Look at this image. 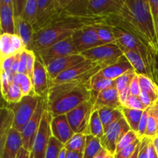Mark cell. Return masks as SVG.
I'll return each instance as SVG.
<instances>
[{"label": "cell", "mask_w": 158, "mask_h": 158, "mask_svg": "<svg viewBox=\"0 0 158 158\" xmlns=\"http://www.w3.org/2000/svg\"><path fill=\"white\" fill-rule=\"evenodd\" d=\"M151 106L147 108L145 110H143V115H142L141 119H140V124H139V128H138V132L137 134L140 137V138H143L144 137L145 131L147 130V127H148V120H149L150 117V113H151Z\"/></svg>", "instance_id": "obj_43"}, {"label": "cell", "mask_w": 158, "mask_h": 158, "mask_svg": "<svg viewBox=\"0 0 158 158\" xmlns=\"http://www.w3.org/2000/svg\"><path fill=\"white\" fill-rule=\"evenodd\" d=\"M72 39L77 51L80 54L84 51L105 45L99 40L94 25L85 26L83 29L77 30L73 34Z\"/></svg>", "instance_id": "obj_12"}, {"label": "cell", "mask_w": 158, "mask_h": 158, "mask_svg": "<svg viewBox=\"0 0 158 158\" xmlns=\"http://www.w3.org/2000/svg\"><path fill=\"white\" fill-rule=\"evenodd\" d=\"M99 64L96 62L92 61L89 60H86L85 61L76 65L73 67L67 69L65 72L62 73L60 76L56 77L53 81L49 82V87L51 86L57 84H61V83H67V82L73 81V80H78V79L83 77L86 76L89 71L94 69Z\"/></svg>", "instance_id": "obj_14"}, {"label": "cell", "mask_w": 158, "mask_h": 158, "mask_svg": "<svg viewBox=\"0 0 158 158\" xmlns=\"http://www.w3.org/2000/svg\"><path fill=\"white\" fill-rule=\"evenodd\" d=\"M51 131L52 137H56L64 145L75 134L69 123L66 114L52 117L51 122Z\"/></svg>", "instance_id": "obj_18"}, {"label": "cell", "mask_w": 158, "mask_h": 158, "mask_svg": "<svg viewBox=\"0 0 158 158\" xmlns=\"http://www.w3.org/2000/svg\"><path fill=\"white\" fill-rule=\"evenodd\" d=\"M37 19L33 26L34 32H38L50 22L62 10L60 0H37Z\"/></svg>", "instance_id": "obj_11"}, {"label": "cell", "mask_w": 158, "mask_h": 158, "mask_svg": "<svg viewBox=\"0 0 158 158\" xmlns=\"http://www.w3.org/2000/svg\"><path fill=\"white\" fill-rule=\"evenodd\" d=\"M52 113L47 109L45 110L42 117L40 128L34 140L32 154L34 158H45L48 145L52 137L51 131V122L52 120Z\"/></svg>", "instance_id": "obj_8"}, {"label": "cell", "mask_w": 158, "mask_h": 158, "mask_svg": "<svg viewBox=\"0 0 158 158\" xmlns=\"http://www.w3.org/2000/svg\"><path fill=\"white\" fill-rule=\"evenodd\" d=\"M12 83L19 86L23 95L28 96L30 94H35L33 90L32 79L26 74L17 73L14 77Z\"/></svg>", "instance_id": "obj_32"}, {"label": "cell", "mask_w": 158, "mask_h": 158, "mask_svg": "<svg viewBox=\"0 0 158 158\" xmlns=\"http://www.w3.org/2000/svg\"><path fill=\"white\" fill-rule=\"evenodd\" d=\"M136 71L129 72L124 75L121 76L118 79L115 80L116 81V88L118 91L119 97H120V103L122 106H124L127 100L128 97L131 96L130 94V85L131 82L134 80V77L137 75Z\"/></svg>", "instance_id": "obj_24"}, {"label": "cell", "mask_w": 158, "mask_h": 158, "mask_svg": "<svg viewBox=\"0 0 158 158\" xmlns=\"http://www.w3.org/2000/svg\"><path fill=\"white\" fill-rule=\"evenodd\" d=\"M22 148L23 144L21 132L12 128L3 147L0 148V158H16Z\"/></svg>", "instance_id": "obj_21"}, {"label": "cell", "mask_w": 158, "mask_h": 158, "mask_svg": "<svg viewBox=\"0 0 158 158\" xmlns=\"http://www.w3.org/2000/svg\"><path fill=\"white\" fill-rule=\"evenodd\" d=\"M120 110L123 113V117L127 122L128 125L131 127V130L134 131L137 134L138 132L139 124H140V119L143 115V110H132L126 106H122Z\"/></svg>", "instance_id": "obj_29"}, {"label": "cell", "mask_w": 158, "mask_h": 158, "mask_svg": "<svg viewBox=\"0 0 158 158\" xmlns=\"http://www.w3.org/2000/svg\"><path fill=\"white\" fill-rule=\"evenodd\" d=\"M138 139H140V137H139L138 134H137V133L134 132L132 130L129 131L121 139H120V141H119L117 147V149H116V153L119 152V151L124 149L127 147L130 146V145L132 144L134 142H135L136 140H137Z\"/></svg>", "instance_id": "obj_40"}, {"label": "cell", "mask_w": 158, "mask_h": 158, "mask_svg": "<svg viewBox=\"0 0 158 158\" xmlns=\"http://www.w3.org/2000/svg\"><path fill=\"white\" fill-rule=\"evenodd\" d=\"M140 90L146 93L154 103L158 100V85L150 77L139 75Z\"/></svg>", "instance_id": "obj_31"}, {"label": "cell", "mask_w": 158, "mask_h": 158, "mask_svg": "<svg viewBox=\"0 0 158 158\" xmlns=\"http://www.w3.org/2000/svg\"><path fill=\"white\" fill-rule=\"evenodd\" d=\"M94 112V103L86 101L66 114L69 123L75 134H89V123Z\"/></svg>", "instance_id": "obj_6"}, {"label": "cell", "mask_w": 158, "mask_h": 158, "mask_svg": "<svg viewBox=\"0 0 158 158\" xmlns=\"http://www.w3.org/2000/svg\"><path fill=\"white\" fill-rule=\"evenodd\" d=\"M63 148H64V144L57 140L56 137H52L49 140L45 158H59Z\"/></svg>", "instance_id": "obj_38"}, {"label": "cell", "mask_w": 158, "mask_h": 158, "mask_svg": "<svg viewBox=\"0 0 158 158\" xmlns=\"http://www.w3.org/2000/svg\"><path fill=\"white\" fill-rule=\"evenodd\" d=\"M66 158H83V153L66 151Z\"/></svg>", "instance_id": "obj_55"}, {"label": "cell", "mask_w": 158, "mask_h": 158, "mask_svg": "<svg viewBox=\"0 0 158 158\" xmlns=\"http://www.w3.org/2000/svg\"><path fill=\"white\" fill-rule=\"evenodd\" d=\"M14 114L10 107L2 106L0 110V148H2L11 130L13 128Z\"/></svg>", "instance_id": "obj_23"}, {"label": "cell", "mask_w": 158, "mask_h": 158, "mask_svg": "<svg viewBox=\"0 0 158 158\" xmlns=\"http://www.w3.org/2000/svg\"><path fill=\"white\" fill-rule=\"evenodd\" d=\"M108 154H110V153L108 152L106 150H105L104 148H103V149L100 151V153H99L94 158H105L107 156Z\"/></svg>", "instance_id": "obj_56"}, {"label": "cell", "mask_w": 158, "mask_h": 158, "mask_svg": "<svg viewBox=\"0 0 158 158\" xmlns=\"http://www.w3.org/2000/svg\"><path fill=\"white\" fill-rule=\"evenodd\" d=\"M149 4L151 15H152L154 23H155L158 17V0H149Z\"/></svg>", "instance_id": "obj_51"}, {"label": "cell", "mask_w": 158, "mask_h": 158, "mask_svg": "<svg viewBox=\"0 0 158 158\" xmlns=\"http://www.w3.org/2000/svg\"><path fill=\"white\" fill-rule=\"evenodd\" d=\"M47 107V96L40 97L35 113L21 132L23 148L30 152H32L34 140L40 128L42 117Z\"/></svg>", "instance_id": "obj_7"}, {"label": "cell", "mask_w": 158, "mask_h": 158, "mask_svg": "<svg viewBox=\"0 0 158 158\" xmlns=\"http://www.w3.org/2000/svg\"><path fill=\"white\" fill-rule=\"evenodd\" d=\"M103 149L100 139L94 135L86 136V144L83 151V158H94Z\"/></svg>", "instance_id": "obj_30"}, {"label": "cell", "mask_w": 158, "mask_h": 158, "mask_svg": "<svg viewBox=\"0 0 158 158\" xmlns=\"http://www.w3.org/2000/svg\"><path fill=\"white\" fill-rule=\"evenodd\" d=\"M0 77H1V79H0V80H0V81H1V92L3 97L6 94V93H7L8 89H9V86H10L12 83L9 81V77H8V75L6 73L1 71Z\"/></svg>", "instance_id": "obj_49"}, {"label": "cell", "mask_w": 158, "mask_h": 158, "mask_svg": "<svg viewBox=\"0 0 158 158\" xmlns=\"http://www.w3.org/2000/svg\"><path fill=\"white\" fill-rule=\"evenodd\" d=\"M15 19V34L21 38L26 49L30 44L34 34L33 27L23 18H14Z\"/></svg>", "instance_id": "obj_26"}, {"label": "cell", "mask_w": 158, "mask_h": 158, "mask_svg": "<svg viewBox=\"0 0 158 158\" xmlns=\"http://www.w3.org/2000/svg\"><path fill=\"white\" fill-rule=\"evenodd\" d=\"M89 134L101 139L104 134V128L100 120L98 110L93 112L89 123Z\"/></svg>", "instance_id": "obj_36"}, {"label": "cell", "mask_w": 158, "mask_h": 158, "mask_svg": "<svg viewBox=\"0 0 158 158\" xmlns=\"http://www.w3.org/2000/svg\"><path fill=\"white\" fill-rule=\"evenodd\" d=\"M157 85H158V55H157Z\"/></svg>", "instance_id": "obj_63"}, {"label": "cell", "mask_w": 158, "mask_h": 158, "mask_svg": "<svg viewBox=\"0 0 158 158\" xmlns=\"http://www.w3.org/2000/svg\"><path fill=\"white\" fill-rule=\"evenodd\" d=\"M15 56H12L7 57L3 60H0V64H1V71L6 73L7 75H9L11 72V69H12V64H13L14 61H15Z\"/></svg>", "instance_id": "obj_47"}, {"label": "cell", "mask_w": 158, "mask_h": 158, "mask_svg": "<svg viewBox=\"0 0 158 158\" xmlns=\"http://www.w3.org/2000/svg\"><path fill=\"white\" fill-rule=\"evenodd\" d=\"M85 60L86 59L81 54H77V55L61 57V58H59L51 62L49 64L46 66L49 82L53 81L62 73L65 72L67 69L73 67L74 66L85 61Z\"/></svg>", "instance_id": "obj_15"}, {"label": "cell", "mask_w": 158, "mask_h": 158, "mask_svg": "<svg viewBox=\"0 0 158 158\" xmlns=\"http://www.w3.org/2000/svg\"><path fill=\"white\" fill-rule=\"evenodd\" d=\"M81 55L86 60L97 63L103 69L117 63L123 56V53L118 45L110 43L84 51L81 52Z\"/></svg>", "instance_id": "obj_5"}, {"label": "cell", "mask_w": 158, "mask_h": 158, "mask_svg": "<svg viewBox=\"0 0 158 158\" xmlns=\"http://www.w3.org/2000/svg\"><path fill=\"white\" fill-rule=\"evenodd\" d=\"M128 15L144 41L158 54L155 23L151 15L149 0H124Z\"/></svg>", "instance_id": "obj_2"}, {"label": "cell", "mask_w": 158, "mask_h": 158, "mask_svg": "<svg viewBox=\"0 0 158 158\" xmlns=\"http://www.w3.org/2000/svg\"><path fill=\"white\" fill-rule=\"evenodd\" d=\"M27 56H26V69H27V75L32 78V74H33L34 65L35 61V54L32 51H29L26 49Z\"/></svg>", "instance_id": "obj_44"}, {"label": "cell", "mask_w": 158, "mask_h": 158, "mask_svg": "<svg viewBox=\"0 0 158 158\" xmlns=\"http://www.w3.org/2000/svg\"><path fill=\"white\" fill-rule=\"evenodd\" d=\"M135 71L127 59L123 55L117 63L108 67L103 68L99 71L96 76L100 78H105L110 80H116L121 76L129 72Z\"/></svg>", "instance_id": "obj_20"}, {"label": "cell", "mask_w": 158, "mask_h": 158, "mask_svg": "<svg viewBox=\"0 0 158 158\" xmlns=\"http://www.w3.org/2000/svg\"><path fill=\"white\" fill-rule=\"evenodd\" d=\"M37 0H26V6L23 14V19L32 25V27L35 26L37 19Z\"/></svg>", "instance_id": "obj_34"}, {"label": "cell", "mask_w": 158, "mask_h": 158, "mask_svg": "<svg viewBox=\"0 0 158 158\" xmlns=\"http://www.w3.org/2000/svg\"><path fill=\"white\" fill-rule=\"evenodd\" d=\"M140 140H141V138L138 139L137 140H136L135 142L131 144L130 146L127 147L124 149L121 150L119 152L116 153L114 154V158H130L131 156L133 155V154L135 151L136 148H137V145L140 143Z\"/></svg>", "instance_id": "obj_41"}, {"label": "cell", "mask_w": 158, "mask_h": 158, "mask_svg": "<svg viewBox=\"0 0 158 158\" xmlns=\"http://www.w3.org/2000/svg\"><path fill=\"white\" fill-rule=\"evenodd\" d=\"M30 155H31L30 151H27V150L25 149L24 148H22L21 149H20L19 152L16 158H30Z\"/></svg>", "instance_id": "obj_54"}, {"label": "cell", "mask_w": 158, "mask_h": 158, "mask_svg": "<svg viewBox=\"0 0 158 158\" xmlns=\"http://www.w3.org/2000/svg\"><path fill=\"white\" fill-rule=\"evenodd\" d=\"M98 112L104 130H106L110 125L118 121L123 117V113L120 109L103 107L98 110Z\"/></svg>", "instance_id": "obj_27"}, {"label": "cell", "mask_w": 158, "mask_h": 158, "mask_svg": "<svg viewBox=\"0 0 158 158\" xmlns=\"http://www.w3.org/2000/svg\"><path fill=\"white\" fill-rule=\"evenodd\" d=\"M123 106L130 108L132 110H145L147 109L146 106L143 104L140 100V97L131 95L128 97L126 103Z\"/></svg>", "instance_id": "obj_42"}, {"label": "cell", "mask_w": 158, "mask_h": 158, "mask_svg": "<svg viewBox=\"0 0 158 158\" xmlns=\"http://www.w3.org/2000/svg\"><path fill=\"white\" fill-rule=\"evenodd\" d=\"M35 55L41 60L45 66H47L51 62L54 61L61 57L66 56L77 55L80 54L77 51L72 36L66 39V40L60 41L49 47L35 52Z\"/></svg>", "instance_id": "obj_9"}, {"label": "cell", "mask_w": 158, "mask_h": 158, "mask_svg": "<svg viewBox=\"0 0 158 158\" xmlns=\"http://www.w3.org/2000/svg\"><path fill=\"white\" fill-rule=\"evenodd\" d=\"M117 44L118 45L120 49L122 50V52H123L125 57L127 59L128 61H129L130 63H131V64L132 65L133 68H134V70L136 71V73H137L138 75H143L150 77L149 73H148L146 66H145L144 62L142 60L140 56L139 55V54H137V52H134V51L126 49V48L122 46L121 45L119 44V43H117Z\"/></svg>", "instance_id": "obj_25"}, {"label": "cell", "mask_w": 158, "mask_h": 158, "mask_svg": "<svg viewBox=\"0 0 158 158\" xmlns=\"http://www.w3.org/2000/svg\"><path fill=\"white\" fill-rule=\"evenodd\" d=\"M129 131H131V127L124 117L110 125L104 130V134L100 139L103 148L114 155L119 141Z\"/></svg>", "instance_id": "obj_10"}, {"label": "cell", "mask_w": 158, "mask_h": 158, "mask_svg": "<svg viewBox=\"0 0 158 158\" xmlns=\"http://www.w3.org/2000/svg\"><path fill=\"white\" fill-rule=\"evenodd\" d=\"M155 29H156V35H157V40L158 43V17L155 22Z\"/></svg>", "instance_id": "obj_61"}, {"label": "cell", "mask_w": 158, "mask_h": 158, "mask_svg": "<svg viewBox=\"0 0 158 158\" xmlns=\"http://www.w3.org/2000/svg\"><path fill=\"white\" fill-rule=\"evenodd\" d=\"M139 97H140V100L143 103V104L146 106L147 108L149 107V106H151L153 104H154V102L151 100V97L148 95L145 92L143 91H140V94L139 95Z\"/></svg>", "instance_id": "obj_52"}, {"label": "cell", "mask_w": 158, "mask_h": 158, "mask_svg": "<svg viewBox=\"0 0 158 158\" xmlns=\"http://www.w3.org/2000/svg\"><path fill=\"white\" fill-rule=\"evenodd\" d=\"M94 26L99 40L103 44H110V43L117 44V40L110 26H104V25H94Z\"/></svg>", "instance_id": "obj_35"}, {"label": "cell", "mask_w": 158, "mask_h": 158, "mask_svg": "<svg viewBox=\"0 0 158 158\" xmlns=\"http://www.w3.org/2000/svg\"><path fill=\"white\" fill-rule=\"evenodd\" d=\"M157 117H156V113L154 110V108L153 105L151 108V113H150L149 120H148V127L145 131L144 137L148 138L153 139L157 136Z\"/></svg>", "instance_id": "obj_39"}, {"label": "cell", "mask_w": 158, "mask_h": 158, "mask_svg": "<svg viewBox=\"0 0 158 158\" xmlns=\"http://www.w3.org/2000/svg\"><path fill=\"white\" fill-rule=\"evenodd\" d=\"M151 139L148 137L141 138L140 143V150H139L138 158H148V146Z\"/></svg>", "instance_id": "obj_46"}, {"label": "cell", "mask_w": 158, "mask_h": 158, "mask_svg": "<svg viewBox=\"0 0 158 158\" xmlns=\"http://www.w3.org/2000/svg\"><path fill=\"white\" fill-rule=\"evenodd\" d=\"M30 158H34V157H33V155H32V153H31V155H30Z\"/></svg>", "instance_id": "obj_64"}, {"label": "cell", "mask_w": 158, "mask_h": 158, "mask_svg": "<svg viewBox=\"0 0 158 158\" xmlns=\"http://www.w3.org/2000/svg\"><path fill=\"white\" fill-rule=\"evenodd\" d=\"M23 97L24 95H23L19 86L12 83L9 86L6 94L3 97V99L9 104H14V103H19Z\"/></svg>", "instance_id": "obj_37"}, {"label": "cell", "mask_w": 158, "mask_h": 158, "mask_svg": "<svg viewBox=\"0 0 158 158\" xmlns=\"http://www.w3.org/2000/svg\"><path fill=\"white\" fill-rule=\"evenodd\" d=\"M40 97L36 94H30L24 96L19 103L11 104L10 108L14 114V129L22 132L35 113Z\"/></svg>", "instance_id": "obj_4"}, {"label": "cell", "mask_w": 158, "mask_h": 158, "mask_svg": "<svg viewBox=\"0 0 158 158\" xmlns=\"http://www.w3.org/2000/svg\"><path fill=\"white\" fill-rule=\"evenodd\" d=\"M26 49L21 52L20 54V60H19V66L18 69V73L26 74L27 75V69H26Z\"/></svg>", "instance_id": "obj_50"}, {"label": "cell", "mask_w": 158, "mask_h": 158, "mask_svg": "<svg viewBox=\"0 0 158 158\" xmlns=\"http://www.w3.org/2000/svg\"><path fill=\"white\" fill-rule=\"evenodd\" d=\"M117 40V43L140 56L149 73L150 78L157 84V55L140 38L127 31L117 27H110Z\"/></svg>", "instance_id": "obj_3"}, {"label": "cell", "mask_w": 158, "mask_h": 158, "mask_svg": "<svg viewBox=\"0 0 158 158\" xmlns=\"http://www.w3.org/2000/svg\"><path fill=\"white\" fill-rule=\"evenodd\" d=\"M0 28L2 34H15L12 0H0Z\"/></svg>", "instance_id": "obj_19"}, {"label": "cell", "mask_w": 158, "mask_h": 158, "mask_svg": "<svg viewBox=\"0 0 158 158\" xmlns=\"http://www.w3.org/2000/svg\"><path fill=\"white\" fill-rule=\"evenodd\" d=\"M101 69L98 66L82 78L51 86L47 94V105L52 117L66 114L84 102L93 103L91 79Z\"/></svg>", "instance_id": "obj_1"}, {"label": "cell", "mask_w": 158, "mask_h": 158, "mask_svg": "<svg viewBox=\"0 0 158 158\" xmlns=\"http://www.w3.org/2000/svg\"><path fill=\"white\" fill-rule=\"evenodd\" d=\"M140 91L141 90H140V81H139V75L137 74L131 82V85H130V94L132 96L139 97Z\"/></svg>", "instance_id": "obj_48"}, {"label": "cell", "mask_w": 158, "mask_h": 158, "mask_svg": "<svg viewBox=\"0 0 158 158\" xmlns=\"http://www.w3.org/2000/svg\"><path fill=\"white\" fill-rule=\"evenodd\" d=\"M123 6L124 0H87L89 13L104 18L119 13Z\"/></svg>", "instance_id": "obj_13"}, {"label": "cell", "mask_w": 158, "mask_h": 158, "mask_svg": "<svg viewBox=\"0 0 158 158\" xmlns=\"http://www.w3.org/2000/svg\"><path fill=\"white\" fill-rule=\"evenodd\" d=\"M153 106H154V110H155V113H156V117H157V136H158V100H157V101L153 104Z\"/></svg>", "instance_id": "obj_57"}, {"label": "cell", "mask_w": 158, "mask_h": 158, "mask_svg": "<svg viewBox=\"0 0 158 158\" xmlns=\"http://www.w3.org/2000/svg\"><path fill=\"white\" fill-rule=\"evenodd\" d=\"M35 61L32 74V85L35 94L39 97L47 96L49 90V80L46 68L40 58L35 55Z\"/></svg>", "instance_id": "obj_16"}, {"label": "cell", "mask_w": 158, "mask_h": 158, "mask_svg": "<svg viewBox=\"0 0 158 158\" xmlns=\"http://www.w3.org/2000/svg\"><path fill=\"white\" fill-rule=\"evenodd\" d=\"M12 2H13L14 18H23L26 0H12Z\"/></svg>", "instance_id": "obj_45"}, {"label": "cell", "mask_w": 158, "mask_h": 158, "mask_svg": "<svg viewBox=\"0 0 158 158\" xmlns=\"http://www.w3.org/2000/svg\"><path fill=\"white\" fill-rule=\"evenodd\" d=\"M118 91L116 86H112L104 89L97 96L94 104V111L103 107L120 109L122 107Z\"/></svg>", "instance_id": "obj_22"}, {"label": "cell", "mask_w": 158, "mask_h": 158, "mask_svg": "<svg viewBox=\"0 0 158 158\" xmlns=\"http://www.w3.org/2000/svg\"><path fill=\"white\" fill-rule=\"evenodd\" d=\"M148 158H158V154L153 144L152 140H151L148 146Z\"/></svg>", "instance_id": "obj_53"}, {"label": "cell", "mask_w": 158, "mask_h": 158, "mask_svg": "<svg viewBox=\"0 0 158 158\" xmlns=\"http://www.w3.org/2000/svg\"><path fill=\"white\" fill-rule=\"evenodd\" d=\"M105 158H114V155H112V154H108L107 156H106Z\"/></svg>", "instance_id": "obj_62"}, {"label": "cell", "mask_w": 158, "mask_h": 158, "mask_svg": "<svg viewBox=\"0 0 158 158\" xmlns=\"http://www.w3.org/2000/svg\"><path fill=\"white\" fill-rule=\"evenodd\" d=\"M66 150L65 148H63V150L60 152V156H59V158H66Z\"/></svg>", "instance_id": "obj_60"}, {"label": "cell", "mask_w": 158, "mask_h": 158, "mask_svg": "<svg viewBox=\"0 0 158 158\" xmlns=\"http://www.w3.org/2000/svg\"><path fill=\"white\" fill-rule=\"evenodd\" d=\"M26 49L24 43L16 34H2L0 35V60L12 56Z\"/></svg>", "instance_id": "obj_17"}, {"label": "cell", "mask_w": 158, "mask_h": 158, "mask_svg": "<svg viewBox=\"0 0 158 158\" xmlns=\"http://www.w3.org/2000/svg\"><path fill=\"white\" fill-rule=\"evenodd\" d=\"M112 86H116L115 80H107L105 78H100V77L94 76L90 81V88L92 91V100L93 103L94 104L95 100L97 99V96L104 89H108Z\"/></svg>", "instance_id": "obj_28"}, {"label": "cell", "mask_w": 158, "mask_h": 158, "mask_svg": "<svg viewBox=\"0 0 158 158\" xmlns=\"http://www.w3.org/2000/svg\"><path fill=\"white\" fill-rule=\"evenodd\" d=\"M151 140H152L153 144H154V148H155L156 151H157L158 154V136H156L155 137H154V138L151 139Z\"/></svg>", "instance_id": "obj_58"}, {"label": "cell", "mask_w": 158, "mask_h": 158, "mask_svg": "<svg viewBox=\"0 0 158 158\" xmlns=\"http://www.w3.org/2000/svg\"><path fill=\"white\" fill-rule=\"evenodd\" d=\"M140 143H139V144L137 145V148H136L135 151H134V154H133V155L131 156V157H130V158H138L139 150H140Z\"/></svg>", "instance_id": "obj_59"}, {"label": "cell", "mask_w": 158, "mask_h": 158, "mask_svg": "<svg viewBox=\"0 0 158 158\" xmlns=\"http://www.w3.org/2000/svg\"><path fill=\"white\" fill-rule=\"evenodd\" d=\"M86 135L83 134H75L70 140L64 145V148L67 151L83 153L86 144Z\"/></svg>", "instance_id": "obj_33"}]
</instances>
